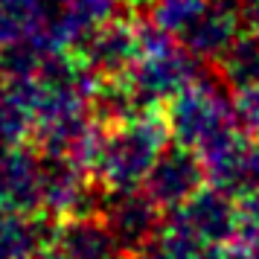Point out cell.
I'll return each mask as SVG.
<instances>
[{
  "label": "cell",
  "mask_w": 259,
  "mask_h": 259,
  "mask_svg": "<svg viewBox=\"0 0 259 259\" xmlns=\"http://www.w3.org/2000/svg\"><path fill=\"white\" fill-rule=\"evenodd\" d=\"M172 140L166 117L157 111H131L125 117L102 122L91 175L96 184L111 189H137L146 184L154 160Z\"/></svg>",
  "instance_id": "1"
},
{
  "label": "cell",
  "mask_w": 259,
  "mask_h": 259,
  "mask_svg": "<svg viewBox=\"0 0 259 259\" xmlns=\"http://www.w3.org/2000/svg\"><path fill=\"white\" fill-rule=\"evenodd\" d=\"M163 117L172 140L192 149L201 160L250 134L239 117L233 91L222 76L198 73L166 102Z\"/></svg>",
  "instance_id": "2"
},
{
  "label": "cell",
  "mask_w": 259,
  "mask_h": 259,
  "mask_svg": "<svg viewBox=\"0 0 259 259\" xmlns=\"http://www.w3.org/2000/svg\"><path fill=\"white\" fill-rule=\"evenodd\" d=\"M152 21L201 64H219L245 35L236 0H157L152 3Z\"/></svg>",
  "instance_id": "3"
},
{
  "label": "cell",
  "mask_w": 259,
  "mask_h": 259,
  "mask_svg": "<svg viewBox=\"0 0 259 259\" xmlns=\"http://www.w3.org/2000/svg\"><path fill=\"white\" fill-rule=\"evenodd\" d=\"M160 233L192 259H201L219 247H230L242 239L239 201L212 184L201 187L192 198L166 212Z\"/></svg>",
  "instance_id": "4"
},
{
  "label": "cell",
  "mask_w": 259,
  "mask_h": 259,
  "mask_svg": "<svg viewBox=\"0 0 259 259\" xmlns=\"http://www.w3.org/2000/svg\"><path fill=\"white\" fill-rule=\"evenodd\" d=\"M99 215L105 219L111 233L117 236L119 245L128 253L154 242L160 236V230H163V210L154 204V198L143 187L111 189L102 198Z\"/></svg>",
  "instance_id": "5"
},
{
  "label": "cell",
  "mask_w": 259,
  "mask_h": 259,
  "mask_svg": "<svg viewBox=\"0 0 259 259\" xmlns=\"http://www.w3.org/2000/svg\"><path fill=\"white\" fill-rule=\"evenodd\" d=\"M204 184H207L204 160L192 149L172 140V146H166L160 157L154 160L143 189L152 195L160 210L169 212L175 210L178 204H184L187 198H192Z\"/></svg>",
  "instance_id": "6"
},
{
  "label": "cell",
  "mask_w": 259,
  "mask_h": 259,
  "mask_svg": "<svg viewBox=\"0 0 259 259\" xmlns=\"http://www.w3.org/2000/svg\"><path fill=\"white\" fill-rule=\"evenodd\" d=\"M56 259H131L99 212H82L59 219L50 236Z\"/></svg>",
  "instance_id": "7"
},
{
  "label": "cell",
  "mask_w": 259,
  "mask_h": 259,
  "mask_svg": "<svg viewBox=\"0 0 259 259\" xmlns=\"http://www.w3.org/2000/svg\"><path fill=\"white\" fill-rule=\"evenodd\" d=\"M50 236L53 227L32 219V212H18L0 204V259H26L41 253Z\"/></svg>",
  "instance_id": "8"
},
{
  "label": "cell",
  "mask_w": 259,
  "mask_h": 259,
  "mask_svg": "<svg viewBox=\"0 0 259 259\" xmlns=\"http://www.w3.org/2000/svg\"><path fill=\"white\" fill-rule=\"evenodd\" d=\"M227 259H259V233L242 236L239 245H230Z\"/></svg>",
  "instance_id": "9"
},
{
  "label": "cell",
  "mask_w": 259,
  "mask_h": 259,
  "mask_svg": "<svg viewBox=\"0 0 259 259\" xmlns=\"http://www.w3.org/2000/svg\"><path fill=\"white\" fill-rule=\"evenodd\" d=\"M239 3V12L245 21V32L259 38V0H236Z\"/></svg>",
  "instance_id": "10"
},
{
  "label": "cell",
  "mask_w": 259,
  "mask_h": 259,
  "mask_svg": "<svg viewBox=\"0 0 259 259\" xmlns=\"http://www.w3.org/2000/svg\"><path fill=\"white\" fill-rule=\"evenodd\" d=\"M26 259H56V256H53V250H50V253L41 250V253H32V256H26Z\"/></svg>",
  "instance_id": "11"
},
{
  "label": "cell",
  "mask_w": 259,
  "mask_h": 259,
  "mask_svg": "<svg viewBox=\"0 0 259 259\" xmlns=\"http://www.w3.org/2000/svg\"><path fill=\"white\" fill-rule=\"evenodd\" d=\"M131 3H140V6H152V3H157V0H131Z\"/></svg>",
  "instance_id": "12"
}]
</instances>
